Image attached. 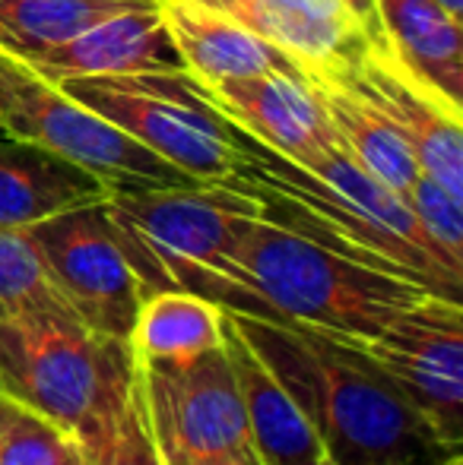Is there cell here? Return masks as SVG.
Segmentation results:
<instances>
[{
	"instance_id": "obj_22",
	"label": "cell",
	"mask_w": 463,
	"mask_h": 465,
	"mask_svg": "<svg viewBox=\"0 0 463 465\" xmlns=\"http://www.w3.org/2000/svg\"><path fill=\"white\" fill-rule=\"evenodd\" d=\"M32 311L74 317L45 270L29 232L0 225V320Z\"/></svg>"
},
{
	"instance_id": "obj_29",
	"label": "cell",
	"mask_w": 463,
	"mask_h": 465,
	"mask_svg": "<svg viewBox=\"0 0 463 465\" xmlns=\"http://www.w3.org/2000/svg\"><path fill=\"white\" fill-rule=\"evenodd\" d=\"M64 465H83V456H80V447L74 450V453L67 456V460H64Z\"/></svg>"
},
{
	"instance_id": "obj_16",
	"label": "cell",
	"mask_w": 463,
	"mask_h": 465,
	"mask_svg": "<svg viewBox=\"0 0 463 465\" xmlns=\"http://www.w3.org/2000/svg\"><path fill=\"white\" fill-rule=\"evenodd\" d=\"M238 19L264 35L302 67L347 61L362 48L365 35L340 0H194Z\"/></svg>"
},
{
	"instance_id": "obj_26",
	"label": "cell",
	"mask_w": 463,
	"mask_h": 465,
	"mask_svg": "<svg viewBox=\"0 0 463 465\" xmlns=\"http://www.w3.org/2000/svg\"><path fill=\"white\" fill-rule=\"evenodd\" d=\"M162 465H260L257 456H235V453H159Z\"/></svg>"
},
{
	"instance_id": "obj_14",
	"label": "cell",
	"mask_w": 463,
	"mask_h": 465,
	"mask_svg": "<svg viewBox=\"0 0 463 465\" xmlns=\"http://www.w3.org/2000/svg\"><path fill=\"white\" fill-rule=\"evenodd\" d=\"M159 10L185 64V74L200 86L251 80L264 74L305 76L296 57L213 6L194 0H159Z\"/></svg>"
},
{
	"instance_id": "obj_8",
	"label": "cell",
	"mask_w": 463,
	"mask_h": 465,
	"mask_svg": "<svg viewBox=\"0 0 463 465\" xmlns=\"http://www.w3.org/2000/svg\"><path fill=\"white\" fill-rule=\"evenodd\" d=\"M330 339L362 355L441 437L463 447L460 301L445 298V294H428L419 304L397 313L375 336Z\"/></svg>"
},
{
	"instance_id": "obj_28",
	"label": "cell",
	"mask_w": 463,
	"mask_h": 465,
	"mask_svg": "<svg viewBox=\"0 0 463 465\" xmlns=\"http://www.w3.org/2000/svg\"><path fill=\"white\" fill-rule=\"evenodd\" d=\"M438 6H445L454 19H463V0H435Z\"/></svg>"
},
{
	"instance_id": "obj_4",
	"label": "cell",
	"mask_w": 463,
	"mask_h": 465,
	"mask_svg": "<svg viewBox=\"0 0 463 465\" xmlns=\"http://www.w3.org/2000/svg\"><path fill=\"white\" fill-rule=\"evenodd\" d=\"M102 209L143 298L191 292L206 301L241 225L251 215H264L257 196L232 181L112 190Z\"/></svg>"
},
{
	"instance_id": "obj_21",
	"label": "cell",
	"mask_w": 463,
	"mask_h": 465,
	"mask_svg": "<svg viewBox=\"0 0 463 465\" xmlns=\"http://www.w3.org/2000/svg\"><path fill=\"white\" fill-rule=\"evenodd\" d=\"M153 4L159 0H0V51L32 61L99 19Z\"/></svg>"
},
{
	"instance_id": "obj_24",
	"label": "cell",
	"mask_w": 463,
	"mask_h": 465,
	"mask_svg": "<svg viewBox=\"0 0 463 465\" xmlns=\"http://www.w3.org/2000/svg\"><path fill=\"white\" fill-rule=\"evenodd\" d=\"M74 450L67 430L0 392V465H64Z\"/></svg>"
},
{
	"instance_id": "obj_2",
	"label": "cell",
	"mask_w": 463,
	"mask_h": 465,
	"mask_svg": "<svg viewBox=\"0 0 463 465\" xmlns=\"http://www.w3.org/2000/svg\"><path fill=\"white\" fill-rule=\"evenodd\" d=\"M238 165L226 181L251 190L267 219L340 251L422 282L445 298L460 301L463 272L454 270L422 234L407 200L371 178L337 143L317 165L302 168L235 130Z\"/></svg>"
},
{
	"instance_id": "obj_10",
	"label": "cell",
	"mask_w": 463,
	"mask_h": 465,
	"mask_svg": "<svg viewBox=\"0 0 463 465\" xmlns=\"http://www.w3.org/2000/svg\"><path fill=\"white\" fill-rule=\"evenodd\" d=\"M134 361L159 453L254 456L226 345L178 361Z\"/></svg>"
},
{
	"instance_id": "obj_32",
	"label": "cell",
	"mask_w": 463,
	"mask_h": 465,
	"mask_svg": "<svg viewBox=\"0 0 463 465\" xmlns=\"http://www.w3.org/2000/svg\"><path fill=\"white\" fill-rule=\"evenodd\" d=\"M0 136H4V134H0Z\"/></svg>"
},
{
	"instance_id": "obj_6",
	"label": "cell",
	"mask_w": 463,
	"mask_h": 465,
	"mask_svg": "<svg viewBox=\"0 0 463 465\" xmlns=\"http://www.w3.org/2000/svg\"><path fill=\"white\" fill-rule=\"evenodd\" d=\"M0 134L74 162L108 190L187 187L200 181L74 102L45 74L0 51Z\"/></svg>"
},
{
	"instance_id": "obj_27",
	"label": "cell",
	"mask_w": 463,
	"mask_h": 465,
	"mask_svg": "<svg viewBox=\"0 0 463 465\" xmlns=\"http://www.w3.org/2000/svg\"><path fill=\"white\" fill-rule=\"evenodd\" d=\"M340 4L352 13V19H356L358 29H362L365 42H368V38H381L384 35V25H381V16H377L375 0H340Z\"/></svg>"
},
{
	"instance_id": "obj_30",
	"label": "cell",
	"mask_w": 463,
	"mask_h": 465,
	"mask_svg": "<svg viewBox=\"0 0 463 465\" xmlns=\"http://www.w3.org/2000/svg\"><path fill=\"white\" fill-rule=\"evenodd\" d=\"M292 465H330L324 456H317V460H305V462H292Z\"/></svg>"
},
{
	"instance_id": "obj_19",
	"label": "cell",
	"mask_w": 463,
	"mask_h": 465,
	"mask_svg": "<svg viewBox=\"0 0 463 465\" xmlns=\"http://www.w3.org/2000/svg\"><path fill=\"white\" fill-rule=\"evenodd\" d=\"M394 51L454 102L463 98V25L435 0H375Z\"/></svg>"
},
{
	"instance_id": "obj_18",
	"label": "cell",
	"mask_w": 463,
	"mask_h": 465,
	"mask_svg": "<svg viewBox=\"0 0 463 465\" xmlns=\"http://www.w3.org/2000/svg\"><path fill=\"white\" fill-rule=\"evenodd\" d=\"M305 83L317 95L324 114L330 121V130L337 134V143L384 187H390L397 196L407 200L409 187L419 178L413 153L397 134V127L388 121L381 108L368 102L362 93L343 83L330 67H302Z\"/></svg>"
},
{
	"instance_id": "obj_11",
	"label": "cell",
	"mask_w": 463,
	"mask_h": 465,
	"mask_svg": "<svg viewBox=\"0 0 463 465\" xmlns=\"http://www.w3.org/2000/svg\"><path fill=\"white\" fill-rule=\"evenodd\" d=\"M375 108L388 114L426 178L463 200V111L460 102L422 80L394 51L388 35L368 38L347 61L324 64Z\"/></svg>"
},
{
	"instance_id": "obj_20",
	"label": "cell",
	"mask_w": 463,
	"mask_h": 465,
	"mask_svg": "<svg viewBox=\"0 0 463 465\" xmlns=\"http://www.w3.org/2000/svg\"><path fill=\"white\" fill-rule=\"evenodd\" d=\"M140 361H178L223 345V307L191 292H153L127 336Z\"/></svg>"
},
{
	"instance_id": "obj_17",
	"label": "cell",
	"mask_w": 463,
	"mask_h": 465,
	"mask_svg": "<svg viewBox=\"0 0 463 465\" xmlns=\"http://www.w3.org/2000/svg\"><path fill=\"white\" fill-rule=\"evenodd\" d=\"M112 193L74 162L38 146L0 136V225L32 228L76 206H93Z\"/></svg>"
},
{
	"instance_id": "obj_15",
	"label": "cell",
	"mask_w": 463,
	"mask_h": 465,
	"mask_svg": "<svg viewBox=\"0 0 463 465\" xmlns=\"http://www.w3.org/2000/svg\"><path fill=\"white\" fill-rule=\"evenodd\" d=\"M223 345L229 355L235 383H238L241 409H245L247 437L260 465H292L305 460H317V443L311 424L305 421L302 409L289 396L277 373L264 364V358L245 342L235 323L223 311Z\"/></svg>"
},
{
	"instance_id": "obj_1",
	"label": "cell",
	"mask_w": 463,
	"mask_h": 465,
	"mask_svg": "<svg viewBox=\"0 0 463 465\" xmlns=\"http://www.w3.org/2000/svg\"><path fill=\"white\" fill-rule=\"evenodd\" d=\"M311 424L330 465H451L441 437L362 355L308 326L226 311Z\"/></svg>"
},
{
	"instance_id": "obj_7",
	"label": "cell",
	"mask_w": 463,
	"mask_h": 465,
	"mask_svg": "<svg viewBox=\"0 0 463 465\" xmlns=\"http://www.w3.org/2000/svg\"><path fill=\"white\" fill-rule=\"evenodd\" d=\"M51 83L200 184L226 181L238 165L232 124L187 74L70 76Z\"/></svg>"
},
{
	"instance_id": "obj_31",
	"label": "cell",
	"mask_w": 463,
	"mask_h": 465,
	"mask_svg": "<svg viewBox=\"0 0 463 465\" xmlns=\"http://www.w3.org/2000/svg\"><path fill=\"white\" fill-rule=\"evenodd\" d=\"M451 465H463V460H460V462H451Z\"/></svg>"
},
{
	"instance_id": "obj_12",
	"label": "cell",
	"mask_w": 463,
	"mask_h": 465,
	"mask_svg": "<svg viewBox=\"0 0 463 465\" xmlns=\"http://www.w3.org/2000/svg\"><path fill=\"white\" fill-rule=\"evenodd\" d=\"M200 93L235 130L302 168L317 165L337 149V134L305 76L264 74L200 86Z\"/></svg>"
},
{
	"instance_id": "obj_5",
	"label": "cell",
	"mask_w": 463,
	"mask_h": 465,
	"mask_svg": "<svg viewBox=\"0 0 463 465\" xmlns=\"http://www.w3.org/2000/svg\"><path fill=\"white\" fill-rule=\"evenodd\" d=\"M134 383L124 339L86 330L67 313L0 320V392L67 430L76 443L106 424Z\"/></svg>"
},
{
	"instance_id": "obj_23",
	"label": "cell",
	"mask_w": 463,
	"mask_h": 465,
	"mask_svg": "<svg viewBox=\"0 0 463 465\" xmlns=\"http://www.w3.org/2000/svg\"><path fill=\"white\" fill-rule=\"evenodd\" d=\"M76 447H80L83 465H162L146 421V409H143L140 383H136V361L134 383L124 402L117 405L112 418H106V424L96 434H89Z\"/></svg>"
},
{
	"instance_id": "obj_3",
	"label": "cell",
	"mask_w": 463,
	"mask_h": 465,
	"mask_svg": "<svg viewBox=\"0 0 463 465\" xmlns=\"http://www.w3.org/2000/svg\"><path fill=\"white\" fill-rule=\"evenodd\" d=\"M428 294L438 292L251 215L219 266L210 301L223 311L365 339Z\"/></svg>"
},
{
	"instance_id": "obj_25",
	"label": "cell",
	"mask_w": 463,
	"mask_h": 465,
	"mask_svg": "<svg viewBox=\"0 0 463 465\" xmlns=\"http://www.w3.org/2000/svg\"><path fill=\"white\" fill-rule=\"evenodd\" d=\"M407 206L416 215L422 234L432 241V247L463 272V200L451 196L432 178L419 174L407 193Z\"/></svg>"
},
{
	"instance_id": "obj_9",
	"label": "cell",
	"mask_w": 463,
	"mask_h": 465,
	"mask_svg": "<svg viewBox=\"0 0 463 465\" xmlns=\"http://www.w3.org/2000/svg\"><path fill=\"white\" fill-rule=\"evenodd\" d=\"M64 304L86 330L127 342L143 288L108 228L102 203L25 228Z\"/></svg>"
},
{
	"instance_id": "obj_13",
	"label": "cell",
	"mask_w": 463,
	"mask_h": 465,
	"mask_svg": "<svg viewBox=\"0 0 463 465\" xmlns=\"http://www.w3.org/2000/svg\"><path fill=\"white\" fill-rule=\"evenodd\" d=\"M48 80L124 74H185V64L166 29L159 4L115 13L25 61Z\"/></svg>"
}]
</instances>
